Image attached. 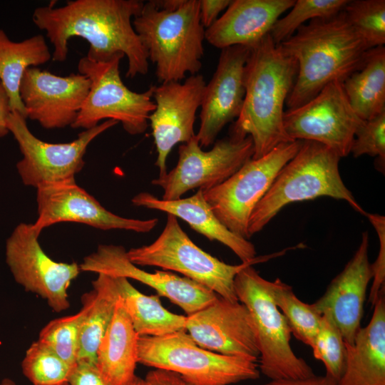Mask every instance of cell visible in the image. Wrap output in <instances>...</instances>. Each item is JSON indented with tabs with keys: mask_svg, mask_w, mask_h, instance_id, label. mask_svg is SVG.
Wrapping results in <instances>:
<instances>
[{
	"mask_svg": "<svg viewBox=\"0 0 385 385\" xmlns=\"http://www.w3.org/2000/svg\"><path fill=\"white\" fill-rule=\"evenodd\" d=\"M250 48L233 46L221 49L210 81L205 84L196 137L201 148L214 144L222 128L237 119L245 95V67Z\"/></svg>",
	"mask_w": 385,
	"mask_h": 385,
	"instance_id": "ffe728a7",
	"label": "cell"
},
{
	"mask_svg": "<svg viewBox=\"0 0 385 385\" xmlns=\"http://www.w3.org/2000/svg\"><path fill=\"white\" fill-rule=\"evenodd\" d=\"M68 385H110L100 372L96 364L78 361L72 368Z\"/></svg>",
	"mask_w": 385,
	"mask_h": 385,
	"instance_id": "74e56055",
	"label": "cell"
},
{
	"mask_svg": "<svg viewBox=\"0 0 385 385\" xmlns=\"http://www.w3.org/2000/svg\"><path fill=\"white\" fill-rule=\"evenodd\" d=\"M238 301L250 312L260 351V372L271 380L304 379L314 375L312 369L293 351L291 330L272 295V282L248 265L236 275Z\"/></svg>",
	"mask_w": 385,
	"mask_h": 385,
	"instance_id": "8992f818",
	"label": "cell"
},
{
	"mask_svg": "<svg viewBox=\"0 0 385 385\" xmlns=\"http://www.w3.org/2000/svg\"><path fill=\"white\" fill-rule=\"evenodd\" d=\"M200 21L207 29L218 19L221 11L226 9L231 0H199Z\"/></svg>",
	"mask_w": 385,
	"mask_h": 385,
	"instance_id": "f35d334b",
	"label": "cell"
},
{
	"mask_svg": "<svg viewBox=\"0 0 385 385\" xmlns=\"http://www.w3.org/2000/svg\"><path fill=\"white\" fill-rule=\"evenodd\" d=\"M253 154L250 135L240 138L230 134L205 151L195 135L179 146L176 166L151 183L163 189V200H177L190 190H205L222 183L252 159Z\"/></svg>",
	"mask_w": 385,
	"mask_h": 385,
	"instance_id": "7c38bea8",
	"label": "cell"
},
{
	"mask_svg": "<svg viewBox=\"0 0 385 385\" xmlns=\"http://www.w3.org/2000/svg\"><path fill=\"white\" fill-rule=\"evenodd\" d=\"M297 73V61L274 43L270 34L250 48L245 67L243 106L230 134L251 137L253 159L282 143L294 141L284 130V107Z\"/></svg>",
	"mask_w": 385,
	"mask_h": 385,
	"instance_id": "7a4b0ae2",
	"label": "cell"
},
{
	"mask_svg": "<svg viewBox=\"0 0 385 385\" xmlns=\"http://www.w3.org/2000/svg\"><path fill=\"white\" fill-rule=\"evenodd\" d=\"M140 0H75L60 7L40 6L34 11L32 20L53 46L52 59L66 60L68 41L81 37L89 43L86 56L106 61L117 53L128 58L126 78H133L148 72V56L133 26L141 11Z\"/></svg>",
	"mask_w": 385,
	"mask_h": 385,
	"instance_id": "6da1fadb",
	"label": "cell"
},
{
	"mask_svg": "<svg viewBox=\"0 0 385 385\" xmlns=\"http://www.w3.org/2000/svg\"><path fill=\"white\" fill-rule=\"evenodd\" d=\"M124 56L117 53L108 61H96L86 56L79 60L78 73L89 79L90 88L71 128L86 130L106 119L120 122L130 135H140L146 130L148 117L155 109L153 86L145 92L137 93L124 84L119 70Z\"/></svg>",
	"mask_w": 385,
	"mask_h": 385,
	"instance_id": "9c48e42d",
	"label": "cell"
},
{
	"mask_svg": "<svg viewBox=\"0 0 385 385\" xmlns=\"http://www.w3.org/2000/svg\"><path fill=\"white\" fill-rule=\"evenodd\" d=\"M342 11L369 49L384 45V0H349Z\"/></svg>",
	"mask_w": 385,
	"mask_h": 385,
	"instance_id": "4dcf8cb0",
	"label": "cell"
},
{
	"mask_svg": "<svg viewBox=\"0 0 385 385\" xmlns=\"http://www.w3.org/2000/svg\"><path fill=\"white\" fill-rule=\"evenodd\" d=\"M347 99L363 120L385 112V47L368 51L362 66L342 83Z\"/></svg>",
	"mask_w": 385,
	"mask_h": 385,
	"instance_id": "f1b7e54d",
	"label": "cell"
},
{
	"mask_svg": "<svg viewBox=\"0 0 385 385\" xmlns=\"http://www.w3.org/2000/svg\"><path fill=\"white\" fill-rule=\"evenodd\" d=\"M77 313L49 322L40 332L38 341L54 351L72 368L77 362L78 339L86 305Z\"/></svg>",
	"mask_w": 385,
	"mask_h": 385,
	"instance_id": "836d02e7",
	"label": "cell"
},
{
	"mask_svg": "<svg viewBox=\"0 0 385 385\" xmlns=\"http://www.w3.org/2000/svg\"><path fill=\"white\" fill-rule=\"evenodd\" d=\"M51 58L43 36L38 34L16 42L0 29V82L8 96L11 111L27 118L19 95L21 79L26 69L44 64Z\"/></svg>",
	"mask_w": 385,
	"mask_h": 385,
	"instance_id": "484cf974",
	"label": "cell"
},
{
	"mask_svg": "<svg viewBox=\"0 0 385 385\" xmlns=\"http://www.w3.org/2000/svg\"><path fill=\"white\" fill-rule=\"evenodd\" d=\"M84 272L123 277L137 280L154 289L158 296L168 298L187 315L210 304L217 297L208 288L173 272H149L132 263L121 245H100L79 265Z\"/></svg>",
	"mask_w": 385,
	"mask_h": 385,
	"instance_id": "d6986e66",
	"label": "cell"
},
{
	"mask_svg": "<svg viewBox=\"0 0 385 385\" xmlns=\"http://www.w3.org/2000/svg\"><path fill=\"white\" fill-rule=\"evenodd\" d=\"M350 153L354 158L368 155L376 158L381 172L385 165V112L362 123L356 128Z\"/></svg>",
	"mask_w": 385,
	"mask_h": 385,
	"instance_id": "d590c367",
	"label": "cell"
},
{
	"mask_svg": "<svg viewBox=\"0 0 385 385\" xmlns=\"http://www.w3.org/2000/svg\"><path fill=\"white\" fill-rule=\"evenodd\" d=\"M58 385H68L67 382H64V383H62V384H60Z\"/></svg>",
	"mask_w": 385,
	"mask_h": 385,
	"instance_id": "bcb514c9",
	"label": "cell"
},
{
	"mask_svg": "<svg viewBox=\"0 0 385 385\" xmlns=\"http://www.w3.org/2000/svg\"><path fill=\"white\" fill-rule=\"evenodd\" d=\"M349 0H295L290 11L279 19L270 35L276 45L293 36L308 20L324 19L341 12Z\"/></svg>",
	"mask_w": 385,
	"mask_h": 385,
	"instance_id": "d6a6232c",
	"label": "cell"
},
{
	"mask_svg": "<svg viewBox=\"0 0 385 385\" xmlns=\"http://www.w3.org/2000/svg\"><path fill=\"white\" fill-rule=\"evenodd\" d=\"M185 331L207 350L255 361L260 357L251 315L239 301L217 295L210 304L186 316Z\"/></svg>",
	"mask_w": 385,
	"mask_h": 385,
	"instance_id": "ac0fdd59",
	"label": "cell"
},
{
	"mask_svg": "<svg viewBox=\"0 0 385 385\" xmlns=\"http://www.w3.org/2000/svg\"><path fill=\"white\" fill-rule=\"evenodd\" d=\"M36 190L38 217L32 225L38 235L44 228L62 222L83 223L104 230L118 229L140 233L150 232L158 222V218H127L108 211L75 180Z\"/></svg>",
	"mask_w": 385,
	"mask_h": 385,
	"instance_id": "9a60e30c",
	"label": "cell"
},
{
	"mask_svg": "<svg viewBox=\"0 0 385 385\" xmlns=\"http://www.w3.org/2000/svg\"><path fill=\"white\" fill-rule=\"evenodd\" d=\"M295 0H232L224 14L205 29V40L222 49L233 46L251 48L270 34L279 16Z\"/></svg>",
	"mask_w": 385,
	"mask_h": 385,
	"instance_id": "7402d4cb",
	"label": "cell"
},
{
	"mask_svg": "<svg viewBox=\"0 0 385 385\" xmlns=\"http://www.w3.org/2000/svg\"><path fill=\"white\" fill-rule=\"evenodd\" d=\"M118 298L113 277L98 274L91 291L82 297L86 312L80 329L77 361L96 364L97 351L113 316Z\"/></svg>",
	"mask_w": 385,
	"mask_h": 385,
	"instance_id": "4316f807",
	"label": "cell"
},
{
	"mask_svg": "<svg viewBox=\"0 0 385 385\" xmlns=\"http://www.w3.org/2000/svg\"><path fill=\"white\" fill-rule=\"evenodd\" d=\"M155 6L160 9L168 11L178 9L185 0H152Z\"/></svg>",
	"mask_w": 385,
	"mask_h": 385,
	"instance_id": "7bdbcfd3",
	"label": "cell"
},
{
	"mask_svg": "<svg viewBox=\"0 0 385 385\" xmlns=\"http://www.w3.org/2000/svg\"><path fill=\"white\" fill-rule=\"evenodd\" d=\"M89 88L90 81L85 75L60 76L31 67L23 76L19 95L27 118L46 129H58L74 123Z\"/></svg>",
	"mask_w": 385,
	"mask_h": 385,
	"instance_id": "e0dca14e",
	"label": "cell"
},
{
	"mask_svg": "<svg viewBox=\"0 0 385 385\" xmlns=\"http://www.w3.org/2000/svg\"><path fill=\"white\" fill-rule=\"evenodd\" d=\"M381 290L371 320L346 343V364L339 385H385V300Z\"/></svg>",
	"mask_w": 385,
	"mask_h": 385,
	"instance_id": "cb8c5ba5",
	"label": "cell"
},
{
	"mask_svg": "<svg viewBox=\"0 0 385 385\" xmlns=\"http://www.w3.org/2000/svg\"><path fill=\"white\" fill-rule=\"evenodd\" d=\"M118 123L114 120H107L81 132L71 142L51 143L36 138L30 131L26 118L16 111H11L8 118V129L23 155L16 164L22 182L37 189L74 181L75 175L84 166V155L89 144Z\"/></svg>",
	"mask_w": 385,
	"mask_h": 385,
	"instance_id": "8fae6325",
	"label": "cell"
},
{
	"mask_svg": "<svg viewBox=\"0 0 385 385\" xmlns=\"http://www.w3.org/2000/svg\"><path fill=\"white\" fill-rule=\"evenodd\" d=\"M205 81L192 75L184 83L171 81L153 86L155 109L148 117L157 150L155 165L159 175L167 173L166 160L173 148L186 143L195 134L194 124L200 107Z\"/></svg>",
	"mask_w": 385,
	"mask_h": 385,
	"instance_id": "2e32d148",
	"label": "cell"
},
{
	"mask_svg": "<svg viewBox=\"0 0 385 385\" xmlns=\"http://www.w3.org/2000/svg\"><path fill=\"white\" fill-rule=\"evenodd\" d=\"M32 224L20 223L6 243V262L16 282L26 291L44 299L59 312L69 307L68 289L80 271L76 262H58L50 258L38 242Z\"/></svg>",
	"mask_w": 385,
	"mask_h": 385,
	"instance_id": "5bb4252c",
	"label": "cell"
},
{
	"mask_svg": "<svg viewBox=\"0 0 385 385\" xmlns=\"http://www.w3.org/2000/svg\"><path fill=\"white\" fill-rule=\"evenodd\" d=\"M312 349L314 357L324 364L326 374L339 381L345 369L346 343L328 314H322L320 326Z\"/></svg>",
	"mask_w": 385,
	"mask_h": 385,
	"instance_id": "e575fe53",
	"label": "cell"
},
{
	"mask_svg": "<svg viewBox=\"0 0 385 385\" xmlns=\"http://www.w3.org/2000/svg\"><path fill=\"white\" fill-rule=\"evenodd\" d=\"M127 257L137 266H154L181 273L218 296L236 302L234 282L239 272L273 256L257 257L237 265L227 264L197 246L180 226L177 217L168 214L158 238L150 245L130 249Z\"/></svg>",
	"mask_w": 385,
	"mask_h": 385,
	"instance_id": "ba28073f",
	"label": "cell"
},
{
	"mask_svg": "<svg viewBox=\"0 0 385 385\" xmlns=\"http://www.w3.org/2000/svg\"><path fill=\"white\" fill-rule=\"evenodd\" d=\"M277 46L297 64L296 79L286 101L288 109L306 103L332 81L343 83L362 66L370 50L343 11L311 20Z\"/></svg>",
	"mask_w": 385,
	"mask_h": 385,
	"instance_id": "3957f363",
	"label": "cell"
},
{
	"mask_svg": "<svg viewBox=\"0 0 385 385\" xmlns=\"http://www.w3.org/2000/svg\"><path fill=\"white\" fill-rule=\"evenodd\" d=\"M126 385H153L145 378L142 379L135 375V376Z\"/></svg>",
	"mask_w": 385,
	"mask_h": 385,
	"instance_id": "ee69618b",
	"label": "cell"
},
{
	"mask_svg": "<svg viewBox=\"0 0 385 385\" xmlns=\"http://www.w3.org/2000/svg\"><path fill=\"white\" fill-rule=\"evenodd\" d=\"M133 26L148 59L156 66L161 83L180 81L187 73L196 75L201 69L205 29L200 21L199 0H185L171 11L160 10L148 1L133 19Z\"/></svg>",
	"mask_w": 385,
	"mask_h": 385,
	"instance_id": "5b68a950",
	"label": "cell"
},
{
	"mask_svg": "<svg viewBox=\"0 0 385 385\" xmlns=\"http://www.w3.org/2000/svg\"><path fill=\"white\" fill-rule=\"evenodd\" d=\"M131 202L137 207L160 210L180 218L209 240L218 241L229 247L242 262L257 258L255 247L249 240L232 232L217 219L202 190L190 197L173 200L159 199L150 192H141L135 195Z\"/></svg>",
	"mask_w": 385,
	"mask_h": 385,
	"instance_id": "603a6c76",
	"label": "cell"
},
{
	"mask_svg": "<svg viewBox=\"0 0 385 385\" xmlns=\"http://www.w3.org/2000/svg\"><path fill=\"white\" fill-rule=\"evenodd\" d=\"M112 277L119 297L139 337H160L185 331L186 317L166 309L161 304L160 296L144 294L135 288L128 279Z\"/></svg>",
	"mask_w": 385,
	"mask_h": 385,
	"instance_id": "83f0119b",
	"label": "cell"
},
{
	"mask_svg": "<svg viewBox=\"0 0 385 385\" xmlns=\"http://www.w3.org/2000/svg\"><path fill=\"white\" fill-rule=\"evenodd\" d=\"M369 236L362 233L361 243L344 270L330 282L324 294L313 306L320 314H328L346 343H353L364 313L366 289L373 278L368 259Z\"/></svg>",
	"mask_w": 385,
	"mask_h": 385,
	"instance_id": "44dd1931",
	"label": "cell"
},
{
	"mask_svg": "<svg viewBox=\"0 0 385 385\" xmlns=\"http://www.w3.org/2000/svg\"><path fill=\"white\" fill-rule=\"evenodd\" d=\"M0 385H15V384L9 379H5L0 384Z\"/></svg>",
	"mask_w": 385,
	"mask_h": 385,
	"instance_id": "f6af8a7d",
	"label": "cell"
},
{
	"mask_svg": "<svg viewBox=\"0 0 385 385\" xmlns=\"http://www.w3.org/2000/svg\"><path fill=\"white\" fill-rule=\"evenodd\" d=\"M145 379L153 385H193L178 374L160 369L150 371Z\"/></svg>",
	"mask_w": 385,
	"mask_h": 385,
	"instance_id": "ab89813d",
	"label": "cell"
},
{
	"mask_svg": "<svg viewBox=\"0 0 385 385\" xmlns=\"http://www.w3.org/2000/svg\"><path fill=\"white\" fill-rule=\"evenodd\" d=\"M138 337L118 295L96 356V365L110 385H126L135 376Z\"/></svg>",
	"mask_w": 385,
	"mask_h": 385,
	"instance_id": "d4e9b609",
	"label": "cell"
},
{
	"mask_svg": "<svg viewBox=\"0 0 385 385\" xmlns=\"http://www.w3.org/2000/svg\"><path fill=\"white\" fill-rule=\"evenodd\" d=\"M362 121L339 81L329 83L310 101L284 114V130L291 140L319 143L340 158L350 153L356 130Z\"/></svg>",
	"mask_w": 385,
	"mask_h": 385,
	"instance_id": "4fadbf2b",
	"label": "cell"
},
{
	"mask_svg": "<svg viewBox=\"0 0 385 385\" xmlns=\"http://www.w3.org/2000/svg\"><path fill=\"white\" fill-rule=\"evenodd\" d=\"M11 112L8 96L0 82V138L5 136L9 133L8 129V118Z\"/></svg>",
	"mask_w": 385,
	"mask_h": 385,
	"instance_id": "b9f144b4",
	"label": "cell"
},
{
	"mask_svg": "<svg viewBox=\"0 0 385 385\" xmlns=\"http://www.w3.org/2000/svg\"><path fill=\"white\" fill-rule=\"evenodd\" d=\"M21 368L24 376L34 385L67 382L72 369L54 351L38 340L27 349Z\"/></svg>",
	"mask_w": 385,
	"mask_h": 385,
	"instance_id": "1f68e13d",
	"label": "cell"
},
{
	"mask_svg": "<svg viewBox=\"0 0 385 385\" xmlns=\"http://www.w3.org/2000/svg\"><path fill=\"white\" fill-rule=\"evenodd\" d=\"M274 302L285 317L291 333L300 342L313 346L322 319L312 304L301 301L292 287L277 278L272 282Z\"/></svg>",
	"mask_w": 385,
	"mask_h": 385,
	"instance_id": "f546056e",
	"label": "cell"
},
{
	"mask_svg": "<svg viewBox=\"0 0 385 385\" xmlns=\"http://www.w3.org/2000/svg\"><path fill=\"white\" fill-rule=\"evenodd\" d=\"M339 160L340 157L326 145L302 140L297 154L280 170L254 208L248 223L250 238L284 206L319 197L345 200L356 211L366 215L341 178Z\"/></svg>",
	"mask_w": 385,
	"mask_h": 385,
	"instance_id": "277c9868",
	"label": "cell"
},
{
	"mask_svg": "<svg viewBox=\"0 0 385 385\" xmlns=\"http://www.w3.org/2000/svg\"><path fill=\"white\" fill-rule=\"evenodd\" d=\"M264 385H339V381L327 374L324 376L314 374L304 379L271 380Z\"/></svg>",
	"mask_w": 385,
	"mask_h": 385,
	"instance_id": "60d3db41",
	"label": "cell"
},
{
	"mask_svg": "<svg viewBox=\"0 0 385 385\" xmlns=\"http://www.w3.org/2000/svg\"><path fill=\"white\" fill-rule=\"evenodd\" d=\"M366 215L375 228L379 240V251L376 261L371 264L373 272V283L369 302L374 305L380 292L384 289L385 280V218L378 214Z\"/></svg>",
	"mask_w": 385,
	"mask_h": 385,
	"instance_id": "8d00e7d4",
	"label": "cell"
},
{
	"mask_svg": "<svg viewBox=\"0 0 385 385\" xmlns=\"http://www.w3.org/2000/svg\"><path fill=\"white\" fill-rule=\"evenodd\" d=\"M138 363L170 371L193 385H229L260 377L257 361L198 346L186 331L138 337Z\"/></svg>",
	"mask_w": 385,
	"mask_h": 385,
	"instance_id": "52a82bcc",
	"label": "cell"
},
{
	"mask_svg": "<svg viewBox=\"0 0 385 385\" xmlns=\"http://www.w3.org/2000/svg\"><path fill=\"white\" fill-rule=\"evenodd\" d=\"M302 144V140L282 143L265 155L248 160L222 183L202 190L205 199L224 226L250 239L248 223L254 208Z\"/></svg>",
	"mask_w": 385,
	"mask_h": 385,
	"instance_id": "30bf717a",
	"label": "cell"
}]
</instances>
